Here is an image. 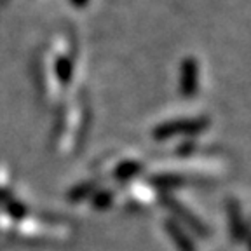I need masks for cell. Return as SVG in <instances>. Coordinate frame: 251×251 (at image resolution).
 I'll return each instance as SVG.
<instances>
[{
    "label": "cell",
    "mask_w": 251,
    "mask_h": 251,
    "mask_svg": "<svg viewBox=\"0 0 251 251\" xmlns=\"http://www.w3.org/2000/svg\"><path fill=\"white\" fill-rule=\"evenodd\" d=\"M70 2H72V5L77 9H84L89 5V0H70Z\"/></svg>",
    "instance_id": "8"
},
{
    "label": "cell",
    "mask_w": 251,
    "mask_h": 251,
    "mask_svg": "<svg viewBox=\"0 0 251 251\" xmlns=\"http://www.w3.org/2000/svg\"><path fill=\"white\" fill-rule=\"evenodd\" d=\"M93 187H94V185L91 183V181H86V183L77 185V187H74L70 190V194H68V199H70V201H80V199H84V197L89 196V194H91Z\"/></svg>",
    "instance_id": "6"
},
{
    "label": "cell",
    "mask_w": 251,
    "mask_h": 251,
    "mask_svg": "<svg viewBox=\"0 0 251 251\" xmlns=\"http://www.w3.org/2000/svg\"><path fill=\"white\" fill-rule=\"evenodd\" d=\"M150 180H152L153 185H157V187H161V188H168V190L176 188V187H183V185L187 183V180H185L183 176H180V175H173V173L155 175V176H152Z\"/></svg>",
    "instance_id": "3"
},
{
    "label": "cell",
    "mask_w": 251,
    "mask_h": 251,
    "mask_svg": "<svg viewBox=\"0 0 251 251\" xmlns=\"http://www.w3.org/2000/svg\"><path fill=\"white\" fill-rule=\"evenodd\" d=\"M4 199H7V192H5V190H2V188H0V201H4Z\"/></svg>",
    "instance_id": "9"
},
{
    "label": "cell",
    "mask_w": 251,
    "mask_h": 251,
    "mask_svg": "<svg viewBox=\"0 0 251 251\" xmlns=\"http://www.w3.org/2000/svg\"><path fill=\"white\" fill-rule=\"evenodd\" d=\"M56 75L63 86H68L74 80V61H72V58L63 56L56 61Z\"/></svg>",
    "instance_id": "4"
},
{
    "label": "cell",
    "mask_w": 251,
    "mask_h": 251,
    "mask_svg": "<svg viewBox=\"0 0 251 251\" xmlns=\"http://www.w3.org/2000/svg\"><path fill=\"white\" fill-rule=\"evenodd\" d=\"M199 93V63L188 56L180 63V94L190 100Z\"/></svg>",
    "instance_id": "2"
},
{
    "label": "cell",
    "mask_w": 251,
    "mask_h": 251,
    "mask_svg": "<svg viewBox=\"0 0 251 251\" xmlns=\"http://www.w3.org/2000/svg\"><path fill=\"white\" fill-rule=\"evenodd\" d=\"M140 171H141L140 162L124 161V162H121V164L117 166V169H115V176H117L119 180H129V178H133L134 175H138Z\"/></svg>",
    "instance_id": "5"
},
{
    "label": "cell",
    "mask_w": 251,
    "mask_h": 251,
    "mask_svg": "<svg viewBox=\"0 0 251 251\" xmlns=\"http://www.w3.org/2000/svg\"><path fill=\"white\" fill-rule=\"evenodd\" d=\"M110 202H112V192L108 190H101L94 196V206H98V208H105Z\"/></svg>",
    "instance_id": "7"
},
{
    "label": "cell",
    "mask_w": 251,
    "mask_h": 251,
    "mask_svg": "<svg viewBox=\"0 0 251 251\" xmlns=\"http://www.w3.org/2000/svg\"><path fill=\"white\" fill-rule=\"evenodd\" d=\"M209 119L208 117H187V119H175V121H168L153 127L152 136L157 141H166L169 138L180 136H196L201 134L202 131L208 129Z\"/></svg>",
    "instance_id": "1"
}]
</instances>
